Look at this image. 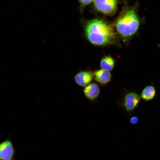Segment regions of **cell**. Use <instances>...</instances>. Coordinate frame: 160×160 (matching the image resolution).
<instances>
[{
    "label": "cell",
    "mask_w": 160,
    "mask_h": 160,
    "mask_svg": "<svg viewBox=\"0 0 160 160\" xmlns=\"http://www.w3.org/2000/svg\"><path fill=\"white\" fill-rule=\"evenodd\" d=\"M84 32L88 40L95 45L104 46L114 43L115 34L112 27L105 21L94 19L87 21Z\"/></svg>",
    "instance_id": "6da1fadb"
},
{
    "label": "cell",
    "mask_w": 160,
    "mask_h": 160,
    "mask_svg": "<svg viewBox=\"0 0 160 160\" xmlns=\"http://www.w3.org/2000/svg\"><path fill=\"white\" fill-rule=\"evenodd\" d=\"M137 4L125 6L114 24L116 31L122 39L129 40L136 33L140 25Z\"/></svg>",
    "instance_id": "7a4b0ae2"
},
{
    "label": "cell",
    "mask_w": 160,
    "mask_h": 160,
    "mask_svg": "<svg viewBox=\"0 0 160 160\" xmlns=\"http://www.w3.org/2000/svg\"><path fill=\"white\" fill-rule=\"evenodd\" d=\"M140 95L136 92L127 90L121 101L119 103L129 113H132L137 106L140 100Z\"/></svg>",
    "instance_id": "3957f363"
},
{
    "label": "cell",
    "mask_w": 160,
    "mask_h": 160,
    "mask_svg": "<svg viewBox=\"0 0 160 160\" xmlns=\"http://www.w3.org/2000/svg\"><path fill=\"white\" fill-rule=\"evenodd\" d=\"M92 3L97 10L105 15H112L117 9V1L116 0H93Z\"/></svg>",
    "instance_id": "277c9868"
},
{
    "label": "cell",
    "mask_w": 160,
    "mask_h": 160,
    "mask_svg": "<svg viewBox=\"0 0 160 160\" xmlns=\"http://www.w3.org/2000/svg\"><path fill=\"white\" fill-rule=\"evenodd\" d=\"M16 153L10 136L0 143V160H15Z\"/></svg>",
    "instance_id": "5b68a950"
},
{
    "label": "cell",
    "mask_w": 160,
    "mask_h": 160,
    "mask_svg": "<svg viewBox=\"0 0 160 160\" xmlns=\"http://www.w3.org/2000/svg\"><path fill=\"white\" fill-rule=\"evenodd\" d=\"M73 78L77 84L84 87L91 83L93 79L92 72L88 70H80Z\"/></svg>",
    "instance_id": "8992f818"
},
{
    "label": "cell",
    "mask_w": 160,
    "mask_h": 160,
    "mask_svg": "<svg viewBox=\"0 0 160 160\" xmlns=\"http://www.w3.org/2000/svg\"><path fill=\"white\" fill-rule=\"evenodd\" d=\"M92 73L93 79L102 86L107 85L112 79L111 73L106 70L97 69L92 72Z\"/></svg>",
    "instance_id": "52a82bcc"
},
{
    "label": "cell",
    "mask_w": 160,
    "mask_h": 160,
    "mask_svg": "<svg viewBox=\"0 0 160 160\" xmlns=\"http://www.w3.org/2000/svg\"><path fill=\"white\" fill-rule=\"evenodd\" d=\"M100 90L98 84L95 82H91L85 87L83 93L85 96L90 102H95L100 95Z\"/></svg>",
    "instance_id": "ba28073f"
},
{
    "label": "cell",
    "mask_w": 160,
    "mask_h": 160,
    "mask_svg": "<svg viewBox=\"0 0 160 160\" xmlns=\"http://www.w3.org/2000/svg\"><path fill=\"white\" fill-rule=\"evenodd\" d=\"M156 89L153 85H150L145 87L140 95L141 98L146 102L152 100L156 95Z\"/></svg>",
    "instance_id": "9c48e42d"
},
{
    "label": "cell",
    "mask_w": 160,
    "mask_h": 160,
    "mask_svg": "<svg viewBox=\"0 0 160 160\" xmlns=\"http://www.w3.org/2000/svg\"><path fill=\"white\" fill-rule=\"evenodd\" d=\"M115 59L109 55L103 57L101 60L100 65L101 69L109 71H111L115 65Z\"/></svg>",
    "instance_id": "30bf717a"
},
{
    "label": "cell",
    "mask_w": 160,
    "mask_h": 160,
    "mask_svg": "<svg viewBox=\"0 0 160 160\" xmlns=\"http://www.w3.org/2000/svg\"><path fill=\"white\" fill-rule=\"evenodd\" d=\"M93 0H80L79 1L80 10L82 11L84 7L92 3Z\"/></svg>",
    "instance_id": "8fae6325"
},
{
    "label": "cell",
    "mask_w": 160,
    "mask_h": 160,
    "mask_svg": "<svg viewBox=\"0 0 160 160\" xmlns=\"http://www.w3.org/2000/svg\"><path fill=\"white\" fill-rule=\"evenodd\" d=\"M139 120L138 118L135 116H134L132 117L130 119V122L132 124H137Z\"/></svg>",
    "instance_id": "7c38bea8"
}]
</instances>
